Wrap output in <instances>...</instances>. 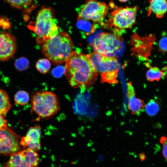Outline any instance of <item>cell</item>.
Segmentation results:
<instances>
[{"mask_svg": "<svg viewBox=\"0 0 167 167\" xmlns=\"http://www.w3.org/2000/svg\"><path fill=\"white\" fill-rule=\"evenodd\" d=\"M9 160L2 167H36L39 162L37 152L29 148L10 155Z\"/></svg>", "mask_w": 167, "mask_h": 167, "instance_id": "obj_8", "label": "cell"}, {"mask_svg": "<svg viewBox=\"0 0 167 167\" xmlns=\"http://www.w3.org/2000/svg\"><path fill=\"white\" fill-rule=\"evenodd\" d=\"M21 139L10 128L0 130V155H10L19 151Z\"/></svg>", "mask_w": 167, "mask_h": 167, "instance_id": "obj_9", "label": "cell"}, {"mask_svg": "<svg viewBox=\"0 0 167 167\" xmlns=\"http://www.w3.org/2000/svg\"><path fill=\"white\" fill-rule=\"evenodd\" d=\"M32 110L40 118L46 119L56 114L60 109L59 100L51 92L39 91L31 98Z\"/></svg>", "mask_w": 167, "mask_h": 167, "instance_id": "obj_4", "label": "cell"}, {"mask_svg": "<svg viewBox=\"0 0 167 167\" xmlns=\"http://www.w3.org/2000/svg\"><path fill=\"white\" fill-rule=\"evenodd\" d=\"M163 75L162 70L156 66L150 67L146 73V77L150 82L158 81Z\"/></svg>", "mask_w": 167, "mask_h": 167, "instance_id": "obj_17", "label": "cell"}, {"mask_svg": "<svg viewBox=\"0 0 167 167\" xmlns=\"http://www.w3.org/2000/svg\"><path fill=\"white\" fill-rule=\"evenodd\" d=\"M122 40L116 34L103 32L95 38L91 45L95 52L109 56L121 48Z\"/></svg>", "mask_w": 167, "mask_h": 167, "instance_id": "obj_6", "label": "cell"}, {"mask_svg": "<svg viewBox=\"0 0 167 167\" xmlns=\"http://www.w3.org/2000/svg\"><path fill=\"white\" fill-rule=\"evenodd\" d=\"M160 143L162 145V154L164 158L167 160V138L162 136L160 140Z\"/></svg>", "mask_w": 167, "mask_h": 167, "instance_id": "obj_25", "label": "cell"}, {"mask_svg": "<svg viewBox=\"0 0 167 167\" xmlns=\"http://www.w3.org/2000/svg\"><path fill=\"white\" fill-rule=\"evenodd\" d=\"M134 88L130 82L127 84V95L128 99L127 107L133 115H139L144 109L145 104L143 100L135 96Z\"/></svg>", "mask_w": 167, "mask_h": 167, "instance_id": "obj_13", "label": "cell"}, {"mask_svg": "<svg viewBox=\"0 0 167 167\" xmlns=\"http://www.w3.org/2000/svg\"><path fill=\"white\" fill-rule=\"evenodd\" d=\"M7 19L2 18L0 19V27L2 26L3 28H7L10 27V24L7 22Z\"/></svg>", "mask_w": 167, "mask_h": 167, "instance_id": "obj_27", "label": "cell"}, {"mask_svg": "<svg viewBox=\"0 0 167 167\" xmlns=\"http://www.w3.org/2000/svg\"><path fill=\"white\" fill-rule=\"evenodd\" d=\"M147 15L153 14L158 18H163L167 12V0H148Z\"/></svg>", "mask_w": 167, "mask_h": 167, "instance_id": "obj_14", "label": "cell"}, {"mask_svg": "<svg viewBox=\"0 0 167 167\" xmlns=\"http://www.w3.org/2000/svg\"><path fill=\"white\" fill-rule=\"evenodd\" d=\"M43 44V53L58 64L66 62L73 51V42L68 33L65 32L59 31L55 36L48 39Z\"/></svg>", "mask_w": 167, "mask_h": 167, "instance_id": "obj_2", "label": "cell"}, {"mask_svg": "<svg viewBox=\"0 0 167 167\" xmlns=\"http://www.w3.org/2000/svg\"><path fill=\"white\" fill-rule=\"evenodd\" d=\"M7 128L6 120L3 116L0 115V130L6 129Z\"/></svg>", "mask_w": 167, "mask_h": 167, "instance_id": "obj_26", "label": "cell"}, {"mask_svg": "<svg viewBox=\"0 0 167 167\" xmlns=\"http://www.w3.org/2000/svg\"><path fill=\"white\" fill-rule=\"evenodd\" d=\"M120 2H126L128 0H119Z\"/></svg>", "mask_w": 167, "mask_h": 167, "instance_id": "obj_30", "label": "cell"}, {"mask_svg": "<svg viewBox=\"0 0 167 167\" xmlns=\"http://www.w3.org/2000/svg\"><path fill=\"white\" fill-rule=\"evenodd\" d=\"M11 107L10 98L5 91L0 89V115L5 116Z\"/></svg>", "mask_w": 167, "mask_h": 167, "instance_id": "obj_16", "label": "cell"}, {"mask_svg": "<svg viewBox=\"0 0 167 167\" xmlns=\"http://www.w3.org/2000/svg\"><path fill=\"white\" fill-rule=\"evenodd\" d=\"M36 67L39 72L45 74L50 69L51 64L50 61L48 59L42 58L37 61L36 63Z\"/></svg>", "mask_w": 167, "mask_h": 167, "instance_id": "obj_21", "label": "cell"}, {"mask_svg": "<svg viewBox=\"0 0 167 167\" xmlns=\"http://www.w3.org/2000/svg\"><path fill=\"white\" fill-rule=\"evenodd\" d=\"M33 0H4L6 2L10 5L12 7L18 9H22L28 6Z\"/></svg>", "mask_w": 167, "mask_h": 167, "instance_id": "obj_22", "label": "cell"}, {"mask_svg": "<svg viewBox=\"0 0 167 167\" xmlns=\"http://www.w3.org/2000/svg\"><path fill=\"white\" fill-rule=\"evenodd\" d=\"M108 7L104 2L88 0L78 10V17L93 23L101 24L106 16Z\"/></svg>", "mask_w": 167, "mask_h": 167, "instance_id": "obj_7", "label": "cell"}, {"mask_svg": "<svg viewBox=\"0 0 167 167\" xmlns=\"http://www.w3.org/2000/svg\"><path fill=\"white\" fill-rule=\"evenodd\" d=\"M139 158L141 161H143L146 158L145 155L143 153H139Z\"/></svg>", "mask_w": 167, "mask_h": 167, "instance_id": "obj_28", "label": "cell"}, {"mask_svg": "<svg viewBox=\"0 0 167 167\" xmlns=\"http://www.w3.org/2000/svg\"><path fill=\"white\" fill-rule=\"evenodd\" d=\"M41 130L39 125L30 127L26 135L20 140V145L24 148L37 152L41 147Z\"/></svg>", "mask_w": 167, "mask_h": 167, "instance_id": "obj_12", "label": "cell"}, {"mask_svg": "<svg viewBox=\"0 0 167 167\" xmlns=\"http://www.w3.org/2000/svg\"><path fill=\"white\" fill-rule=\"evenodd\" d=\"M158 49L163 53L167 52V37H163L160 40L158 44Z\"/></svg>", "mask_w": 167, "mask_h": 167, "instance_id": "obj_24", "label": "cell"}, {"mask_svg": "<svg viewBox=\"0 0 167 167\" xmlns=\"http://www.w3.org/2000/svg\"><path fill=\"white\" fill-rule=\"evenodd\" d=\"M160 108L158 102L153 99L150 100L146 105L144 109L149 116L156 115L158 112Z\"/></svg>", "mask_w": 167, "mask_h": 167, "instance_id": "obj_18", "label": "cell"}, {"mask_svg": "<svg viewBox=\"0 0 167 167\" xmlns=\"http://www.w3.org/2000/svg\"></svg>", "mask_w": 167, "mask_h": 167, "instance_id": "obj_31", "label": "cell"}, {"mask_svg": "<svg viewBox=\"0 0 167 167\" xmlns=\"http://www.w3.org/2000/svg\"><path fill=\"white\" fill-rule=\"evenodd\" d=\"M118 71L108 72L101 74L102 83H107L111 84H116L118 82L117 79Z\"/></svg>", "mask_w": 167, "mask_h": 167, "instance_id": "obj_19", "label": "cell"}, {"mask_svg": "<svg viewBox=\"0 0 167 167\" xmlns=\"http://www.w3.org/2000/svg\"><path fill=\"white\" fill-rule=\"evenodd\" d=\"M14 65L15 68L18 71H22L28 68L29 62L27 58L22 57L18 58L15 60Z\"/></svg>", "mask_w": 167, "mask_h": 167, "instance_id": "obj_23", "label": "cell"}, {"mask_svg": "<svg viewBox=\"0 0 167 167\" xmlns=\"http://www.w3.org/2000/svg\"><path fill=\"white\" fill-rule=\"evenodd\" d=\"M28 27L37 35L36 40L38 45L53 38L59 32L54 11L49 7H42L37 13L35 21L31 22Z\"/></svg>", "mask_w": 167, "mask_h": 167, "instance_id": "obj_3", "label": "cell"}, {"mask_svg": "<svg viewBox=\"0 0 167 167\" xmlns=\"http://www.w3.org/2000/svg\"><path fill=\"white\" fill-rule=\"evenodd\" d=\"M163 73L164 75L167 78V66L164 67L162 70Z\"/></svg>", "mask_w": 167, "mask_h": 167, "instance_id": "obj_29", "label": "cell"}, {"mask_svg": "<svg viewBox=\"0 0 167 167\" xmlns=\"http://www.w3.org/2000/svg\"><path fill=\"white\" fill-rule=\"evenodd\" d=\"M14 100L15 103L20 105H24L29 101V93L24 90L19 91L15 95Z\"/></svg>", "mask_w": 167, "mask_h": 167, "instance_id": "obj_20", "label": "cell"}, {"mask_svg": "<svg viewBox=\"0 0 167 167\" xmlns=\"http://www.w3.org/2000/svg\"><path fill=\"white\" fill-rule=\"evenodd\" d=\"M64 74L71 86L84 90L94 84L98 73L87 55L73 51L66 61Z\"/></svg>", "mask_w": 167, "mask_h": 167, "instance_id": "obj_1", "label": "cell"}, {"mask_svg": "<svg viewBox=\"0 0 167 167\" xmlns=\"http://www.w3.org/2000/svg\"><path fill=\"white\" fill-rule=\"evenodd\" d=\"M17 48L15 37L8 32L0 33V61H6L12 58Z\"/></svg>", "mask_w": 167, "mask_h": 167, "instance_id": "obj_11", "label": "cell"}, {"mask_svg": "<svg viewBox=\"0 0 167 167\" xmlns=\"http://www.w3.org/2000/svg\"><path fill=\"white\" fill-rule=\"evenodd\" d=\"M91 21L78 17L76 23L77 28L87 35L93 33L96 30V25Z\"/></svg>", "mask_w": 167, "mask_h": 167, "instance_id": "obj_15", "label": "cell"}, {"mask_svg": "<svg viewBox=\"0 0 167 167\" xmlns=\"http://www.w3.org/2000/svg\"><path fill=\"white\" fill-rule=\"evenodd\" d=\"M92 65L101 74L118 71L119 64L117 58L94 52L87 54Z\"/></svg>", "mask_w": 167, "mask_h": 167, "instance_id": "obj_10", "label": "cell"}, {"mask_svg": "<svg viewBox=\"0 0 167 167\" xmlns=\"http://www.w3.org/2000/svg\"><path fill=\"white\" fill-rule=\"evenodd\" d=\"M139 10L137 6L116 7L110 13L107 24L117 30L132 27L136 22V15Z\"/></svg>", "mask_w": 167, "mask_h": 167, "instance_id": "obj_5", "label": "cell"}]
</instances>
